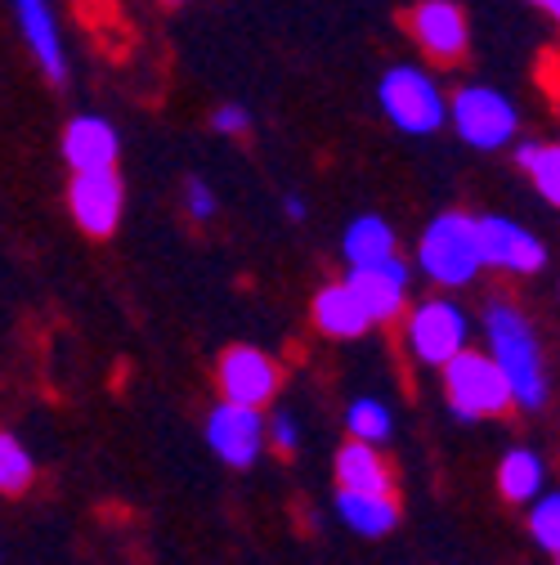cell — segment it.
Instances as JSON below:
<instances>
[{"label":"cell","mask_w":560,"mask_h":565,"mask_svg":"<svg viewBox=\"0 0 560 565\" xmlns=\"http://www.w3.org/2000/svg\"><path fill=\"white\" fill-rule=\"evenodd\" d=\"M336 489H349V493H395L390 462L377 454V445L345 440L336 449Z\"/></svg>","instance_id":"15"},{"label":"cell","mask_w":560,"mask_h":565,"mask_svg":"<svg viewBox=\"0 0 560 565\" xmlns=\"http://www.w3.org/2000/svg\"><path fill=\"white\" fill-rule=\"evenodd\" d=\"M32 476H36V462H32V454L19 445V436H0V489L10 493H23L28 484H32Z\"/></svg>","instance_id":"22"},{"label":"cell","mask_w":560,"mask_h":565,"mask_svg":"<svg viewBox=\"0 0 560 565\" xmlns=\"http://www.w3.org/2000/svg\"><path fill=\"white\" fill-rule=\"evenodd\" d=\"M117 149H121V139L112 121L104 117H73L63 130V162L73 167V175L117 171Z\"/></svg>","instance_id":"13"},{"label":"cell","mask_w":560,"mask_h":565,"mask_svg":"<svg viewBox=\"0 0 560 565\" xmlns=\"http://www.w3.org/2000/svg\"><path fill=\"white\" fill-rule=\"evenodd\" d=\"M556 292H560V288H556Z\"/></svg>","instance_id":"31"},{"label":"cell","mask_w":560,"mask_h":565,"mask_svg":"<svg viewBox=\"0 0 560 565\" xmlns=\"http://www.w3.org/2000/svg\"><path fill=\"white\" fill-rule=\"evenodd\" d=\"M516 162H520V171L534 180V189L560 211V145H520L516 149Z\"/></svg>","instance_id":"21"},{"label":"cell","mask_w":560,"mask_h":565,"mask_svg":"<svg viewBox=\"0 0 560 565\" xmlns=\"http://www.w3.org/2000/svg\"><path fill=\"white\" fill-rule=\"evenodd\" d=\"M480 221V247H484V265L507 269V274H538L547 265V247L542 238H534L525 225L507 221V216H475Z\"/></svg>","instance_id":"10"},{"label":"cell","mask_w":560,"mask_h":565,"mask_svg":"<svg viewBox=\"0 0 560 565\" xmlns=\"http://www.w3.org/2000/svg\"><path fill=\"white\" fill-rule=\"evenodd\" d=\"M10 6H14V19H19V32L28 41V54L41 63V73L54 86H63L67 82V54H63V36H58L50 0H10Z\"/></svg>","instance_id":"14"},{"label":"cell","mask_w":560,"mask_h":565,"mask_svg":"<svg viewBox=\"0 0 560 565\" xmlns=\"http://www.w3.org/2000/svg\"><path fill=\"white\" fill-rule=\"evenodd\" d=\"M484 345H488L484 355L503 369V377H507V386H511V395H516V408L538 413V408L547 404L551 382H547L542 341H538L529 315H525L516 301L494 297V301L484 306Z\"/></svg>","instance_id":"1"},{"label":"cell","mask_w":560,"mask_h":565,"mask_svg":"<svg viewBox=\"0 0 560 565\" xmlns=\"http://www.w3.org/2000/svg\"><path fill=\"white\" fill-rule=\"evenodd\" d=\"M556 565H560V556H556Z\"/></svg>","instance_id":"30"},{"label":"cell","mask_w":560,"mask_h":565,"mask_svg":"<svg viewBox=\"0 0 560 565\" xmlns=\"http://www.w3.org/2000/svg\"><path fill=\"white\" fill-rule=\"evenodd\" d=\"M269 440V417H260V408H243L220 399L212 413H206V449H212L225 467L247 471L260 462Z\"/></svg>","instance_id":"7"},{"label":"cell","mask_w":560,"mask_h":565,"mask_svg":"<svg viewBox=\"0 0 560 565\" xmlns=\"http://www.w3.org/2000/svg\"><path fill=\"white\" fill-rule=\"evenodd\" d=\"M345 431L355 436L359 445H386L395 431V413L386 408V399L377 395H359L355 404L345 408Z\"/></svg>","instance_id":"20"},{"label":"cell","mask_w":560,"mask_h":565,"mask_svg":"<svg viewBox=\"0 0 560 565\" xmlns=\"http://www.w3.org/2000/svg\"><path fill=\"white\" fill-rule=\"evenodd\" d=\"M121 206H126V189H121L117 171L73 175V184H67V211H73V221L90 238H108L117 230Z\"/></svg>","instance_id":"9"},{"label":"cell","mask_w":560,"mask_h":565,"mask_svg":"<svg viewBox=\"0 0 560 565\" xmlns=\"http://www.w3.org/2000/svg\"><path fill=\"white\" fill-rule=\"evenodd\" d=\"M417 265L440 288H466V282L484 269V247H480V221L466 211H440L427 225L422 243H417Z\"/></svg>","instance_id":"2"},{"label":"cell","mask_w":560,"mask_h":565,"mask_svg":"<svg viewBox=\"0 0 560 565\" xmlns=\"http://www.w3.org/2000/svg\"><path fill=\"white\" fill-rule=\"evenodd\" d=\"M283 211H288V221H305V198L301 193H288L283 198Z\"/></svg>","instance_id":"27"},{"label":"cell","mask_w":560,"mask_h":565,"mask_svg":"<svg viewBox=\"0 0 560 565\" xmlns=\"http://www.w3.org/2000/svg\"><path fill=\"white\" fill-rule=\"evenodd\" d=\"M444 395H449V408L462 417V422H484V417H503L516 395L503 377V369L480 355V350H466L457 355L449 369H444Z\"/></svg>","instance_id":"4"},{"label":"cell","mask_w":560,"mask_h":565,"mask_svg":"<svg viewBox=\"0 0 560 565\" xmlns=\"http://www.w3.org/2000/svg\"><path fill=\"white\" fill-rule=\"evenodd\" d=\"M220 391L229 404H243V408H260L273 399L278 391V364L265 355L256 345H229L220 355Z\"/></svg>","instance_id":"8"},{"label":"cell","mask_w":560,"mask_h":565,"mask_svg":"<svg viewBox=\"0 0 560 565\" xmlns=\"http://www.w3.org/2000/svg\"><path fill=\"white\" fill-rule=\"evenodd\" d=\"M529 534L542 552L560 556V489H547L542 499L529 508Z\"/></svg>","instance_id":"23"},{"label":"cell","mask_w":560,"mask_h":565,"mask_svg":"<svg viewBox=\"0 0 560 565\" xmlns=\"http://www.w3.org/2000/svg\"><path fill=\"white\" fill-rule=\"evenodd\" d=\"M212 126H216L220 135H243V130L251 126V113H247V108H238V104H225V108L212 117Z\"/></svg>","instance_id":"26"},{"label":"cell","mask_w":560,"mask_h":565,"mask_svg":"<svg viewBox=\"0 0 560 565\" xmlns=\"http://www.w3.org/2000/svg\"><path fill=\"white\" fill-rule=\"evenodd\" d=\"M314 323L327 337H364L373 328L368 310L359 306L355 292H349V282H327V288L314 297Z\"/></svg>","instance_id":"17"},{"label":"cell","mask_w":560,"mask_h":565,"mask_svg":"<svg viewBox=\"0 0 560 565\" xmlns=\"http://www.w3.org/2000/svg\"><path fill=\"white\" fill-rule=\"evenodd\" d=\"M408 265L395 256L386 265H373V269H349V292L359 297V306L368 310L373 323H395L408 306Z\"/></svg>","instance_id":"12"},{"label":"cell","mask_w":560,"mask_h":565,"mask_svg":"<svg viewBox=\"0 0 560 565\" xmlns=\"http://www.w3.org/2000/svg\"><path fill=\"white\" fill-rule=\"evenodd\" d=\"M336 516L349 534L359 539H386L399 525V503L395 493H349L336 489Z\"/></svg>","instance_id":"16"},{"label":"cell","mask_w":560,"mask_h":565,"mask_svg":"<svg viewBox=\"0 0 560 565\" xmlns=\"http://www.w3.org/2000/svg\"><path fill=\"white\" fill-rule=\"evenodd\" d=\"M184 202H189V216H193V221H212V216H216V193L206 189L202 180H189Z\"/></svg>","instance_id":"25"},{"label":"cell","mask_w":560,"mask_h":565,"mask_svg":"<svg viewBox=\"0 0 560 565\" xmlns=\"http://www.w3.org/2000/svg\"><path fill=\"white\" fill-rule=\"evenodd\" d=\"M534 6H542V10H547L556 23H560V0H534Z\"/></svg>","instance_id":"28"},{"label":"cell","mask_w":560,"mask_h":565,"mask_svg":"<svg viewBox=\"0 0 560 565\" xmlns=\"http://www.w3.org/2000/svg\"><path fill=\"white\" fill-rule=\"evenodd\" d=\"M269 445L278 454H297L301 449V422L292 408H273L269 413Z\"/></svg>","instance_id":"24"},{"label":"cell","mask_w":560,"mask_h":565,"mask_svg":"<svg viewBox=\"0 0 560 565\" xmlns=\"http://www.w3.org/2000/svg\"><path fill=\"white\" fill-rule=\"evenodd\" d=\"M547 484V462H542V454H534V449H507L503 454V462H498V493L507 503H538L542 499V489Z\"/></svg>","instance_id":"18"},{"label":"cell","mask_w":560,"mask_h":565,"mask_svg":"<svg viewBox=\"0 0 560 565\" xmlns=\"http://www.w3.org/2000/svg\"><path fill=\"white\" fill-rule=\"evenodd\" d=\"M449 121L457 126V135L471 149H507L516 130H520V113L503 90L488 86H466L453 95L449 104Z\"/></svg>","instance_id":"6"},{"label":"cell","mask_w":560,"mask_h":565,"mask_svg":"<svg viewBox=\"0 0 560 565\" xmlns=\"http://www.w3.org/2000/svg\"><path fill=\"white\" fill-rule=\"evenodd\" d=\"M408 32L435 63H457L466 54V14L453 0H417L408 14Z\"/></svg>","instance_id":"11"},{"label":"cell","mask_w":560,"mask_h":565,"mask_svg":"<svg viewBox=\"0 0 560 565\" xmlns=\"http://www.w3.org/2000/svg\"><path fill=\"white\" fill-rule=\"evenodd\" d=\"M381 113L403 130V135H435L449 121V99L440 95L435 77H427L422 67L399 63L381 77L377 86Z\"/></svg>","instance_id":"3"},{"label":"cell","mask_w":560,"mask_h":565,"mask_svg":"<svg viewBox=\"0 0 560 565\" xmlns=\"http://www.w3.org/2000/svg\"><path fill=\"white\" fill-rule=\"evenodd\" d=\"M408 350L417 364L427 369H449L457 355H466V337H471V319L462 306L435 297L408 310Z\"/></svg>","instance_id":"5"},{"label":"cell","mask_w":560,"mask_h":565,"mask_svg":"<svg viewBox=\"0 0 560 565\" xmlns=\"http://www.w3.org/2000/svg\"><path fill=\"white\" fill-rule=\"evenodd\" d=\"M162 6H184V0H162Z\"/></svg>","instance_id":"29"},{"label":"cell","mask_w":560,"mask_h":565,"mask_svg":"<svg viewBox=\"0 0 560 565\" xmlns=\"http://www.w3.org/2000/svg\"><path fill=\"white\" fill-rule=\"evenodd\" d=\"M341 252H345V265H349V269L386 265V260H395V230H390L381 216H359L355 225L345 230Z\"/></svg>","instance_id":"19"}]
</instances>
